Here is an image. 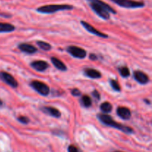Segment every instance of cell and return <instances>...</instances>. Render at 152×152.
I'll use <instances>...</instances> for the list:
<instances>
[{"label":"cell","mask_w":152,"mask_h":152,"mask_svg":"<svg viewBox=\"0 0 152 152\" xmlns=\"http://www.w3.org/2000/svg\"><path fill=\"white\" fill-rule=\"evenodd\" d=\"M97 117L100 120L101 123H103L104 125L111 126V127L114 128V129H117L126 134L134 133V131L132 128L129 127V126H123V125L120 124V123H117L115 120H113V118L111 116L107 115V114H99L97 115Z\"/></svg>","instance_id":"cell-1"},{"label":"cell","mask_w":152,"mask_h":152,"mask_svg":"<svg viewBox=\"0 0 152 152\" xmlns=\"http://www.w3.org/2000/svg\"><path fill=\"white\" fill-rule=\"evenodd\" d=\"M74 9L71 4H48L41 6L37 9V11L42 13H53L60 10H68Z\"/></svg>","instance_id":"cell-2"},{"label":"cell","mask_w":152,"mask_h":152,"mask_svg":"<svg viewBox=\"0 0 152 152\" xmlns=\"http://www.w3.org/2000/svg\"><path fill=\"white\" fill-rule=\"evenodd\" d=\"M114 3L120 7L125 8H139L145 6V3L142 1H134V0H111Z\"/></svg>","instance_id":"cell-3"},{"label":"cell","mask_w":152,"mask_h":152,"mask_svg":"<svg viewBox=\"0 0 152 152\" xmlns=\"http://www.w3.org/2000/svg\"><path fill=\"white\" fill-rule=\"evenodd\" d=\"M31 86L39 94L42 96H48L50 93V88L45 83L38 80H34L31 83Z\"/></svg>","instance_id":"cell-4"},{"label":"cell","mask_w":152,"mask_h":152,"mask_svg":"<svg viewBox=\"0 0 152 152\" xmlns=\"http://www.w3.org/2000/svg\"><path fill=\"white\" fill-rule=\"evenodd\" d=\"M67 51L72 56L78 59H84L87 56V52L86 50L77 46H69L67 48Z\"/></svg>","instance_id":"cell-5"},{"label":"cell","mask_w":152,"mask_h":152,"mask_svg":"<svg viewBox=\"0 0 152 152\" xmlns=\"http://www.w3.org/2000/svg\"><path fill=\"white\" fill-rule=\"evenodd\" d=\"M90 7L102 19H108L110 18V13L100 4L94 2H90Z\"/></svg>","instance_id":"cell-6"},{"label":"cell","mask_w":152,"mask_h":152,"mask_svg":"<svg viewBox=\"0 0 152 152\" xmlns=\"http://www.w3.org/2000/svg\"><path fill=\"white\" fill-rule=\"evenodd\" d=\"M0 78L6 83V84L9 85L10 86H11L13 88H16L18 86V83L16 80V79L11 75V74H8L7 72H4V71H1L0 72Z\"/></svg>","instance_id":"cell-7"},{"label":"cell","mask_w":152,"mask_h":152,"mask_svg":"<svg viewBox=\"0 0 152 152\" xmlns=\"http://www.w3.org/2000/svg\"><path fill=\"white\" fill-rule=\"evenodd\" d=\"M80 23H81V25H83L85 28H86V31H88V32L91 33V34H95V35L98 36V37H102V38H107V37H108L107 34H103V33L97 31V30H96L94 27H93L91 25H90V24L88 23V22H85V21H81V22H80Z\"/></svg>","instance_id":"cell-8"},{"label":"cell","mask_w":152,"mask_h":152,"mask_svg":"<svg viewBox=\"0 0 152 152\" xmlns=\"http://www.w3.org/2000/svg\"><path fill=\"white\" fill-rule=\"evenodd\" d=\"M134 77L135 80L140 84H146L149 81L148 75L141 71H136L134 72Z\"/></svg>","instance_id":"cell-9"},{"label":"cell","mask_w":152,"mask_h":152,"mask_svg":"<svg viewBox=\"0 0 152 152\" xmlns=\"http://www.w3.org/2000/svg\"><path fill=\"white\" fill-rule=\"evenodd\" d=\"M31 65L33 68H34V69L36 70V71H40V72H42V71H45L49 66L48 62L42 60L34 61V62H31Z\"/></svg>","instance_id":"cell-10"},{"label":"cell","mask_w":152,"mask_h":152,"mask_svg":"<svg viewBox=\"0 0 152 152\" xmlns=\"http://www.w3.org/2000/svg\"><path fill=\"white\" fill-rule=\"evenodd\" d=\"M117 114L123 120H129L132 116L130 109L126 107H118L117 109Z\"/></svg>","instance_id":"cell-11"},{"label":"cell","mask_w":152,"mask_h":152,"mask_svg":"<svg viewBox=\"0 0 152 152\" xmlns=\"http://www.w3.org/2000/svg\"><path fill=\"white\" fill-rule=\"evenodd\" d=\"M18 48L22 52H25L26 53H30V54H32V53H36L37 51V48L31 45L28 44V43H21V44L19 45Z\"/></svg>","instance_id":"cell-12"},{"label":"cell","mask_w":152,"mask_h":152,"mask_svg":"<svg viewBox=\"0 0 152 152\" xmlns=\"http://www.w3.org/2000/svg\"><path fill=\"white\" fill-rule=\"evenodd\" d=\"M42 111L46 114H49V115L52 116L56 118H59L61 117V113L57 108H54V107L51 106H45L42 108Z\"/></svg>","instance_id":"cell-13"},{"label":"cell","mask_w":152,"mask_h":152,"mask_svg":"<svg viewBox=\"0 0 152 152\" xmlns=\"http://www.w3.org/2000/svg\"><path fill=\"white\" fill-rule=\"evenodd\" d=\"M84 73L87 77L91 79H99L102 77V74L99 71L93 68H87L85 70Z\"/></svg>","instance_id":"cell-14"},{"label":"cell","mask_w":152,"mask_h":152,"mask_svg":"<svg viewBox=\"0 0 152 152\" xmlns=\"http://www.w3.org/2000/svg\"><path fill=\"white\" fill-rule=\"evenodd\" d=\"M50 61L53 63V65L56 67L57 69L60 70L62 71H65L67 70V67L60 59H59L56 57H51L50 58Z\"/></svg>","instance_id":"cell-15"},{"label":"cell","mask_w":152,"mask_h":152,"mask_svg":"<svg viewBox=\"0 0 152 152\" xmlns=\"http://www.w3.org/2000/svg\"><path fill=\"white\" fill-rule=\"evenodd\" d=\"M16 28L13 25L5 22H0V33H8L14 31Z\"/></svg>","instance_id":"cell-16"},{"label":"cell","mask_w":152,"mask_h":152,"mask_svg":"<svg viewBox=\"0 0 152 152\" xmlns=\"http://www.w3.org/2000/svg\"><path fill=\"white\" fill-rule=\"evenodd\" d=\"M88 1H89L90 2H94V3H96V4H100V5L102 6V7H103L108 12V13H114V14H116V13H117V11H116L113 7H111L109 4L104 2V1H102V0H88Z\"/></svg>","instance_id":"cell-17"},{"label":"cell","mask_w":152,"mask_h":152,"mask_svg":"<svg viewBox=\"0 0 152 152\" xmlns=\"http://www.w3.org/2000/svg\"><path fill=\"white\" fill-rule=\"evenodd\" d=\"M100 110L104 113H109L112 110V105L110 102H105L100 105Z\"/></svg>","instance_id":"cell-18"},{"label":"cell","mask_w":152,"mask_h":152,"mask_svg":"<svg viewBox=\"0 0 152 152\" xmlns=\"http://www.w3.org/2000/svg\"><path fill=\"white\" fill-rule=\"evenodd\" d=\"M37 45L43 50H45V51H48V50H50L51 49V45H50L49 43L45 42L43 41H38L37 42Z\"/></svg>","instance_id":"cell-19"},{"label":"cell","mask_w":152,"mask_h":152,"mask_svg":"<svg viewBox=\"0 0 152 152\" xmlns=\"http://www.w3.org/2000/svg\"><path fill=\"white\" fill-rule=\"evenodd\" d=\"M82 103H83V105H84L85 107L88 108V107H90L91 105L92 100L91 99L90 96H88V95H84V96H83V97H82Z\"/></svg>","instance_id":"cell-20"},{"label":"cell","mask_w":152,"mask_h":152,"mask_svg":"<svg viewBox=\"0 0 152 152\" xmlns=\"http://www.w3.org/2000/svg\"><path fill=\"white\" fill-rule=\"evenodd\" d=\"M119 72H120V75L123 77H128L130 75V71L127 67H121L119 68Z\"/></svg>","instance_id":"cell-21"},{"label":"cell","mask_w":152,"mask_h":152,"mask_svg":"<svg viewBox=\"0 0 152 152\" xmlns=\"http://www.w3.org/2000/svg\"><path fill=\"white\" fill-rule=\"evenodd\" d=\"M110 84H111V87L113 88L114 90L117 91H121V88H120V84H119L117 80H110Z\"/></svg>","instance_id":"cell-22"},{"label":"cell","mask_w":152,"mask_h":152,"mask_svg":"<svg viewBox=\"0 0 152 152\" xmlns=\"http://www.w3.org/2000/svg\"><path fill=\"white\" fill-rule=\"evenodd\" d=\"M18 120L23 124H28L29 123V119L26 117H24V116H20V117H18Z\"/></svg>","instance_id":"cell-23"},{"label":"cell","mask_w":152,"mask_h":152,"mask_svg":"<svg viewBox=\"0 0 152 152\" xmlns=\"http://www.w3.org/2000/svg\"><path fill=\"white\" fill-rule=\"evenodd\" d=\"M68 152H82L78 148H77V147H76L75 145H71L68 146Z\"/></svg>","instance_id":"cell-24"},{"label":"cell","mask_w":152,"mask_h":152,"mask_svg":"<svg viewBox=\"0 0 152 152\" xmlns=\"http://www.w3.org/2000/svg\"><path fill=\"white\" fill-rule=\"evenodd\" d=\"M71 94H72L73 96H78L81 95V92L79 89L77 88H74L72 91H71Z\"/></svg>","instance_id":"cell-25"},{"label":"cell","mask_w":152,"mask_h":152,"mask_svg":"<svg viewBox=\"0 0 152 152\" xmlns=\"http://www.w3.org/2000/svg\"><path fill=\"white\" fill-rule=\"evenodd\" d=\"M92 95H93L94 97L96 98V99H100V95H99V93L96 90L94 91L93 93H92Z\"/></svg>","instance_id":"cell-26"},{"label":"cell","mask_w":152,"mask_h":152,"mask_svg":"<svg viewBox=\"0 0 152 152\" xmlns=\"http://www.w3.org/2000/svg\"><path fill=\"white\" fill-rule=\"evenodd\" d=\"M89 57H90V59H91V60H96V59H97V56L95 54H92V53L90 54V56H89Z\"/></svg>","instance_id":"cell-27"},{"label":"cell","mask_w":152,"mask_h":152,"mask_svg":"<svg viewBox=\"0 0 152 152\" xmlns=\"http://www.w3.org/2000/svg\"><path fill=\"white\" fill-rule=\"evenodd\" d=\"M3 105V102H2V101L1 100V99H0V106H1V105Z\"/></svg>","instance_id":"cell-28"},{"label":"cell","mask_w":152,"mask_h":152,"mask_svg":"<svg viewBox=\"0 0 152 152\" xmlns=\"http://www.w3.org/2000/svg\"><path fill=\"white\" fill-rule=\"evenodd\" d=\"M114 152H122V151H114Z\"/></svg>","instance_id":"cell-29"}]
</instances>
